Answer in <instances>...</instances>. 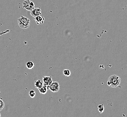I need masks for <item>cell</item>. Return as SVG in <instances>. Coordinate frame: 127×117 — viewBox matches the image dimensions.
Listing matches in <instances>:
<instances>
[{
	"mask_svg": "<svg viewBox=\"0 0 127 117\" xmlns=\"http://www.w3.org/2000/svg\"><path fill=\"white\" fill-rule=\"evenodd\" d=\"M5 106V103L3 101L2 98H0V111L2 110Z\"/></svg>",
	"mask_w": 127,
	"mask_h": 117,
	"instance_id": "obj_13",
	"label": "cell"
},
{
	"mask_svg": "<svg viewBox=\"0 0 127 117\" xmlns=\"http://www.w3.org/2000/svg\"></svg>",
	"mask_w": 127,
	"mask_h": 117,
	"instance_id": "obj_16",
	"label": "cell"
},
{
	"mask_svg": "<svg viewBox=\"0 0 127 117\" xmlns=\"http://www.w3.org/2000/svg\"><path fill=\"white\" fill-rule=\"evenodd\" d=\"M63 74L66 77H69L71 75V72L68 69L64 70Z\"/></svg>",
	"mask_w": 127,
	"mask_h": 117,
	"instance_id": "obj_12",
	"label": "cell"
},
{
	"mask_svg": "<svg viewBox=\"0 0 127 117\" xmlns=\"http://www.w3.org/2000/svg\"><path fill=\"white\" fill-rule=\"evenodd\" d=\"M18 24L20 28L22 29H26L29 28L30 21L27 17L21 16L18 20Z\"/></svg>",
	"mask_w": 127,
	"mask_h": 117,
	"instance_id": "obj_2",
	"label": "cell"
},
{
	"mask_svg": "<svg viewBox=\"0 0 127 117\" xmlns=\"http://www.w3.org/2000/svg\"><path fill=\"white\" fill-rule=\"evenodd\" d=\"M42 79H43V83L44 85H45L47 87L49 86L53 82L52 79L51 77L44 76V77H43Z\"/></svg>",
	"mask_w": 127,
	"mask_h": 117,
	"instance_id": "obj_5",
	"label": "cell"
},
{
	"mask_svg": "<svg viewBox=\"0 0 127 117\" xmlns=\"http://www.w3.org/2000/svg\"><path fill=\"white\" fill-rule=\"evenodd\" d=\"M48 87L45 85H43L41 88L38 89L39 92L41 94H45L47 93V91Z\"/></svg>",
	"mask_w": 127,
	"mask_h": 117,
	"instance_id": "obj_9",
	"label": "cell"
},
{
	"mask_svg": "<svg viewBox=\"0 0 127 117\" xmlns=\"http://www.w3.org/2000/svg\"><path fill=\"white\" fill-rule=\"evenodd\" d=\"M34 20L36 21L37 24H43L45 20V18L43 16H41V15L38 16L34 18Z\"/></svg>",
	"mask_w": 127,
	"mask_h": 117,
	"instance_id": "obj_7",
	"label": "cell"
},
{
	"mask_svg": "<svg viewBox=\"0 0 127 117\" xmlns=\"http://www.w3.org/2000/svg\"><path fill=\"white\" fill-rule=\"evenodd\" d=\"M34 85L38 89L41 88L42 86L44 85L43 83L40 80H38L34 82Z\"/></svg>",
	"mask_w": 127,
	"mask_h": 117,
	"instance_id": "obj_8",
	"label": "cell"
},
{
	"mask_svg": "<svg viewBox=\"0 0 127 117\" xmlns=\"http://www.w3.org/2000/svg\"><path fill=\"white\" fill-rule=\"evenodd\" d=\"M0 116H1V115H0Z\"/></svg>",
	"mask_w": 127,
	"mask_h": 117,
	"instance_id": "obj_15",
	"label": "cell"
},
{
	"mask_svg": "<svg viewBox=\"0 0 127 117\" xmlns=\"http://www.w3.org/2000/svg\"><path fill=\"white\" fill-rule=\"evenodd\" d=\"M23 6L24 8L28 11H31L34 9V4L30 0H25L23 3Z\"/></svg>",
	"mask_w": 127,
	"mask_h": 117,
	"instance_id": "obj_3",
	"label": "cell"
},
{
	"mask_svg": "<svg viewBox=\"0 0 127 117\" xmlns=\"http://www.w3.org/2000/svg\"><path fill=\"white\" fill-rule=\"evenodd\" d=\"M26 67L28 68V69L31 70V69H33L34 68V64L33 62L28 61L26 63Z\"/></svg>",
	"mask_w": 127,
	"mask_h": 117,
	"instance_id": "obj_10",
	"label": "cell"
},
{
	"mask_svg": "<svg viewBox=\"0 0 127 117\" xmlns=\"http://www.w3.org/2000/svg\"><path fill=\"white\" fill-rule=\"evenodd\" d=\"M31 15L33 17L35 18L38 16L41 15V10L40 8H36L33 9V11H31Z\"/></svg>",
	"mask_w": 127,
	"mask_h": 117,
	"instance_id": "obj_6",
	"label": "cell"
},
{
	"mask_svg": "<svg viewBox=\"0 0 127 117\" xmlns=\"http://www.w3.org/2000/svg\"><path fill=\"white\" fill-rule=\"evenodd\" d=\"M121 79L120 77L117 75L114 74L109 78L107 82L108 86L112 88H115L119 86L121 82Z\"/></svg>",
	"mask_w": 127,
	"mask_h": 117,
	"instance_id": "obj_1",
	"label": "cell"
},
{
	"mask_svg": "<svg viewBox=\"0 0 127 117\" xmlns=\"http://www.w3.org/2000/svg\"><path fill=\"white\" fill-rule=\"evenodd\" d=\"M97 109L101 114H102L103 112L104 111V109H105L104 106L103 105H98Z\"/></svg>",
	"mask_w": 127,
	"mask_h": 117,
	"instance_id": "obj_11",
	"label": "cell"
},
{
	"mask_svg": "<svg viewBox=\"0 0 127 117\" xmlns=\"http://www.w3.org/2000/svg\"><path fill=\"white\" fill-rule=\"evenodd\" d=\"M48 88L52 92H58L60 89V85L57 82H52L50 86L48 87Z\"/></svg>",
	"mask_w": 127,
	"mask_h": 117,
	"instance_id": "obj_4",
	"label": "cell"
},
{
	"mask_svg": "<svg viewBox=\"0 0 127 117\" xmlns=\"http://www.w3.org/2000/svg\"><path fill=\"white\" fill-rule=\"evenodd\" d=\"M29 95L31 98H33L35 96L36 93L34 90H31L29 92Z\"/></svg>",
	"mask_w": 127,
	"mask_h": 117,
	"instance_id": "obj_14",
	"label": "cell"
}]
</instances>
